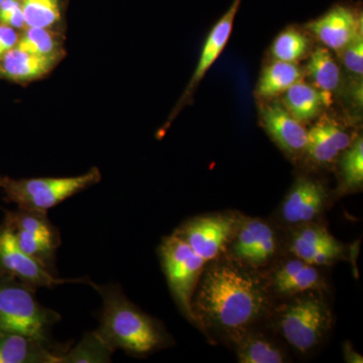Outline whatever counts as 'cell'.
Instances as JSON below:
<instances>
[{"label": "cell", "instance_id": "1", "mask_svg": "<svg viewBox=\"0 0 363 363\" xmlns=\"http://www.w3.org/2000/svg\"><path fill=\"white\" fill-rule=\"evenodd\" d=\"M274 303L262 271L223 253L205 264L192 310L198 328L233 344L266 323Z\"/></svg>", "mask_w": 363, "mask_h": 363}, {"label": "cell", "instance_id": "2", "mask_svg": "<svg viewBox=\"0 0 363 363\" xmlns=\"http://www.w3.org/2000/svg\"><path fill=\"white\" fill-rule=\"evenodd\" d=\"M91 286L101 295L104 309L98 333L114 350L147 355L171 344V337L157 319L131 303L117 286Z\"/></svg>", "mask_w": 363, "mask_h": 363}, {"label": "cell", "instance_id": "3", "mask_svg": "<svg viewBox=\"0 0 363 363\" xmlns=\"http://www.w3.org/2000/svg\"><path fill=\"white\" fill-rule=\"evenodd\" d=\"M267 322L283 342L303 355L324 342L333 316L324 293L307 292L276 301Z\"/></svg>", "mask_w": 363, "mask_h": 363}, {"label": "cell", "instance_id": "4", "mask_svg": "<svg viewBox=\"0 0 363 363\" xmlns=\"http://www.w3.org/2000/svg\"><path fill=\"white\" fill-rule=\"evenodd\" d=\"M61 320L54 310L40 304L35 288L0 274V332H16L51 342V330Z\"/></svg>", "mask_w": 363, "mask_h": 363}, {"label": "cell", "instance_id": "5", "mask_svg": "<svg viewBox=\"0 0 363 363\" xmlns=\"http://www.w3.org/2000/svg\"><path fill=\"white\" fill-rule=\"evenodd\" d=\"M101 179L97 168L83 175L67 178L13 179L0 175V189L4 200L18 208L47 211L72 196L95 185Z\"/></svg>", "mask_w": 363, "mask_h": 363}, {"label": "cell", "instance_id": "6", "mask_svg": "<svg viewBox=\"0 0 363 363\" xmlns=\"http://www.w3.org/2000/svg\"><path fill=\"white\" fill-rule=\"evenodd\" d=\"M159 257L176 304L182 314L195 325L193 296L206 262L176 233L162 240Z\"/></svg>", "mask_w": 363, "mask_h": 363}, {"label": "cell", "instance_id": "7", "mask_svg": "<svg viewBox=\"0 0 363 363\" xmlns=\"http://www.w3.org/2000/svg\"><path fill=\"white\" fill-rule=\"evenodd\" d=\"M284 238L271 222L240 216L226 253L245 266L262 271L279 257Z\"/></svg>", "mask_w": 363, "mask_h": 363}, {"label": "cell", "instance_id": "8", "mask_svg": "<svg viewBox=\"0 0 363 363\" xmlns=\"http://www.w3.org/2000/svg\"><path fill=\"white\" fill-rule=\"evenodd\" d=\"M321 269L288 255L278 257L262 272L272 297L279 301L302 293L326 292L328 286Z\"/></svg>", "mask_w": 363, "mask_h": 363}, {"label": "cell", "instance_id": "9", "mask_svg": "<svg viewBox=\"0 0 363 363\" xmlns=\"http://www.w3.org/2000/svg\"><path fill=\"white\" fill-rule=\"evenodd\" d=\"M241 215L213 213L193 217L175 231L205 262L226 253Z\"/></svg>", "mask_w": 363, "mask_h": 363}, {"label": "cell", "instance_id": "10", "mask_svg": "<svg viewBox=\"0 0 363 363\" xmlns=\"http://www.w3.org/2000/svg\"><path fill=\"white\" fill-rule=\"evenodd\" d=\"M0 274L13 277L35 289L54 288L68 283L92 284L87 279H66L56 277L55 272L18 247L11 227L4 221L0 224Z\"/></svg>", "mask_w": 363, "mask_h": 363}, {"label": "cell", "instance_id": "11", "mask_svg": "<svg viewBox=\"0 0 363 363\" xmlns=\"http://www.w3.org/2000/svg\"><path fill=\"white\" fill-rule=\"evenodd\" d=\"M284 247L288 255L319 267L331 266L344 257L342 243L317 221L293 227Z\"/></svg>", "mask_w": 363, "mask_h": 363}, {"label": "cell", "instance_id": "12", "mask_svg": "<svg viewBox=\"0 0 363 363\" xmlns=\"http://www.w3.org/2000/svg\"><path fill=\"white\" fill-rule=\"evenodd\" d=\"M307 28L329 49L341 51L362 37V16L357 7L336 4L323 16L310 21Z\"/></svg>", "mask_w": 363, "mask_h": 363}, {"label": "cell", "instance_id": "13", "mask_svg": "<svg viewBox=\"0 0 363 363\" xmlns=\"http://www.w3.org/2000/svg\"><path fill=\"white\" fill-rule=\"evenodd\" d=\"M328 193L319 181L300 178L281 205V218L292 227L316 222L326 209Z\"/></svg>", "mask_w": 363, "mask_h": 363}, {"label": "cell", "instance_id": "14", "mask_svg": "<svg viewBox=\"0 0 363 363\" xmlns=\"http://www.w3.org/2000/svg\"><path fill=\"white\" fill-rule=\"evenodd\" d=\"M260 116L264 130L279 149L292 157L305 152L308 130L285 106L272 102L264 106Z\"/></svg>", "mask_w": 363, "mask_h": 363}, {"label": "cell", "instance_id": "15", "mask_svg": "<svg viewBox=\"0 0 363 363\" xmlns=\"http://www.w3.org/2000/svg\"><path fill=\"white\" fill-rule=\"evenodd\" d=\"M62 352L33 336L0 332V363H58Z\"/></svg>", "mask_w": 363, "mask_h": 363}, {"label": "cell", "instance_id": "16", "mask_svg": "<svg viewBox=\"0 0 363 363\" xmlns=\"http://www.w3.org/2000/svg\"><path fill=\"white\" fill-rule=\"evenodd\" d=\"M241 1L242 0H233V4L229 7L228 11L212 28L211 32L208 35L206 42L203 45L199 62H198L197 67H196L192 79L189 83L185 94L181 98L180 104L179 105L183 104L190 96L196 86L199 84L205 74L211 68L215 61L218 59V57L223 52L224 48H225L229 38H230L231 32H233L234 20H235L236 14L240 11Z\"/></svg>", "mask_w": 363, "mask_h": 363}, {"label": "cell", "instance_id": "17", "mask_svg": "<svg viewBox=\"0 0 363 363\" xmlns=\"http://www.w3.org/2000/svg\"><path fill=\"white\" fill-rule=\"evenodd\" d=\"M351 143L350 135L340 126L325 119L308 131L305 152L315 164L326 166L335 161Z\"/></svg>", "mask_w": 363, "mask_h": 363}, {"label": "cell", "instance_id": "18", "mask_svg": "<svg viewBox=\"0 0 363 363\" xmlns=\"http://www.w3.org/2000/svg\"><path fill=\"white\" fill-rule=\"evenodd\" d=\"M240 363H284L288 353L279 339L260 330V326L245 332L233 343Z\"/></svg>", "mask_w": 363, "mask_h": 363}, {"label": "cell", "instance_id": "19", "mask_svg": "<svg viewBox=\"0 0 363 363\" xmlns=\"http://www.w3.org/2000/svg\"><path fill=\"white\" fill-rule=\"evenodd\" d=\"M57 58L38 56L14 47L0 59V78L16 83L30 82L49 73Z\"/></svg>", "mask_w": 363, "mask_h": 363}, {"label": "cell", "instance_id": "20", "mask_svg": "<svg viewBox=\"0 0 363 363\" xmlns=\"http://www.w3.org/2000/svg\"><path fill=\"white\" fill-rule=\"evenodd\" d=\"M284 104L300 123L311 121L321 111L322 107L332 104V95L326 94L316 87L298 81L285 91Z\"/></svg>", "mask_w": 363, "mask_h": 363}, {"label": "cell", "instance_id": "21", "mask_svg": "<svg viewBox=\"0 0 363 363\" xmlns=\"http://www.w3.org/2000/svg\"><path fill=\"white\" fill-rule=\"evenodd\" d=\"M301 78L302 71L295 63L277 60L262 70L257 83V94L262 98L277 96L288 90Z\"/></svg>", "mask_w": 363, "mask_h": 363}, {"label": "cell", "instance_id": "22", "mask_svg": "<svg viewBox=\"0 0 363 363\" xmlns=\"http://www.w3.org/2000/svg\"><path fill=\"white\" fill-rule=\"evenodd\" d=\"M1 210L6 213L4 221L11 228L28 231L58 245L61 243L59 230L48 218L47 211L26 208H18L16 211H9L4 208Z\"/></svg>", "mask_w": 363, "mask_h": 363}, {"label": "cell", "instance_id": "23", "mask_svg": "<svg viewBox=\"0 0 363 363\" xmlns=\"http://www.w3.org/2000/svg\"><path fill=\"white\" fill-rule=\"evenodd\" d=\"M116 350L96 331L85 334L84 337L70 350L59 355L58 363L111 362Z\"/></svg>", "mask_w": 363, "mask_h": 363}, {"label": "cell", "instance_id": "24", "mask_svg": "<svg viewBox=\"0 0 363 363\" xmlns=\"http://www.w3.org/2000/svg\"><path fill=\"white\" fill-rule=\"evenodd\" d=\"M307 71L315 87L326 94L332 95L340 84V70L326 48H317L312 52Z\"/></svg>", "mask_w": 363, "mask_h": 363}, {"label": "cell", "instance_id": "25", "mask_svg": "<svg viewBox=\"0 0 363 363\" xmlns=\"http://www.w3.org/2000/svg\"><path fill=\"white\" fill-rule=\"evenodd\" d=\"M26 28H50L61 21V0H21Z\"/></svg>", "mask_w": 363, "mask_h": 363}, {"label": "cell", "instance_id": "26", "mask_svg": "<svg viewBox=\"0 0 363 363\" xmlns=\"http://www.w3.org/2000/svg\"><path fill=\"white\" fill-rule=\"evenodd\" d=\"M14 240L18 247L30 255L33 259H37L40 264L47 267L50 271L55 272V260H56V250L60 245L52 241L40 238L26 230L21 229H13ZM56 274V272H55Z\"/></svg>", "mask_w": 363, "mask_h": 363}, {"label": "cell", "instance_id": "27", "mask_svg": "<svg viewBox=\"0 0 363 363\" xmlns=\"http://www.w3.org/2000/svg\"><path fill=\"white\" fill-rule=\"evenodd\" d=\"M340 175L345 190L362 188L363 183V142L358 138L343 152L340 162Z\"/></svg>", "mask_w": 363, "mask_h": 363}, {"label": "cell", "instance_id": "28", "mask_svg": "<svg viewBox=\"0 0 363 363\" xmlns=\"http://www.w3.org/2000/svg\"><path fill=\"white\" fill-rule=\"evenodd\" d=\"M16 47L38 56L59 58V43L49 28H26Z\"/></svg>", "mask_w": 363, "mask_h": 363}, {"label": "cell", "instance_id": "29", "mask_svg": "<svg viewBox=\"0 0 363 363\" xmlns=\"http://www.w3.org/2000/svg\"><path fill=\"white\" fill-rule=\"evenodd\" d=\"M309 49V40L296 28L279 33L272 45V54L279 61L295 63L303 58Z\"/></svg>", "mask_w": 363, "mask_h": 363}, {"label": "cell", "instance_id": "30", "mask_svg": "<svg viewBox=\"0 0 363 363\" xmlns=\"http://www.w3.org/2000/svg\"><path fill=\"white\" fill-rule=\"evenodd\" d=\"M0 23L13 28H25V18L21 11V0H4L0 6Z\"/></svg>", "mask_w": 363, "mask_h": 363}, {"label": "cell", "instance_id": "31", "mask_svg": "<svg viewBox=\"0 0 363 363\" xmlns=\"http://www.w3.org/2000/svg\"><path fill=\"white\" fill-rule=\"evenodd\" d=\"M344 65L357 75L363 74V39L358 38L344 49Z\"/></svg>", "mask_w": 363, "mask_h": 363}, {"label": "cell", "instance_id": "32", "mask_svg": "<svg viewBox=\"0 0 363 363\" xmlns=\"http://www.w3.org/2000/svg\"><path fill=\"white\" fill-rule=\"evenodd\" d=\"M18 38L16 28L0 23V59L16 47Z\"/></svg>", "mask_w": 363, "mask_h": 363}, {"label": "cell", "instance_id": "33", "mask_svg": "<svg viewBox=\"0 0 363 363\" xmlns=\"http://www.w3.org/2000/svg\"><path fill=\"white\" fill-rule=\"evenodd\" d=\"M344 359L350 363H362L363 358L357 350L353 348L352 344L346 342L343 347Z\"/></svg>", "mask_w": 363, "mask_h": 363}]
</instances>
